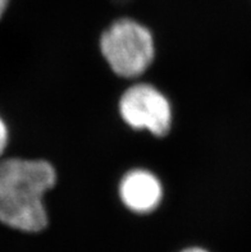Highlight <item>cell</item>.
Returning <instances> with one entry per match:
<instances>
[{
	"label": "cell",
	"instance_id": "obj_2",
	"mask_svg": "<svg viewBox=\"0 0 251 252\" xmlns=\"http://www.w3.org/2000/svg\"><path fill=\"white\" fill-rule=\"evenodd\" d=\"M99 49L115 76L134 80L155 59V38L146 26L132 18L117 19L103 32Z\"/></svg>",
	"mask_w": 251,
	"mask_h": 252
},
{
	"label": "cell",
	"instance_id": "obj_7",
	"mask_svg": "<svg viewBox=\"0 0 251 252\" xmlns=\"http://www.w3.org/2000/svg\"><path fill=\"white\" fill-rule=\"evenodd\" d=\"M9 1H10V0H0V18L4 16L5 10L8 9Z\"/></svg>",
	"mask_w": 251,
	"mask_h": 252
},
{
	"label": "cell",
	"instance_id": "obj_1",
	"mask_svg": "<svg viewBox=\"0 0 251 252\" xmlns=\"http://www.w3.org/2000/svg\"><path fill=\"white\" fill-rule=\"evenodd\" d=\"M57 182V170L48 160H0V224L27 236L44 233L50 225L45 196Z\"/></svg>",
	"mask_w": 251,
	"mask_h": 252
},
{
	"label": "cell",
	"instance_id": "obj_5",
	"mask_svg": "<svg viewBox=\"0 0 251 252\" xmlns=\"http://www.w3.org/2000/svg\"><path fill=\"white\" fill-rule=\"evenodd\" d=\"M8 142H9V129H8V126L0 115V157H3L4 151L8 146Z\"/></svg>",
	"mask_w": 251,
	"mask_h": 252
},
{
	"label": "cell",
	"instance_id": "obj_4",
	"mask_svg": "<svg viewBox=\"0 0 251 252\" xmlns=\"http://www.w3.org/2000/svg\"><path fill=\"white\" fill-rule=\"evenodd\" d=\"M118 196L130 213L140 217L154 214L164 198V187L155 173L135 168L124 173L118 185Z\"/></svg>",
	"mask_w": 251,
	"mask_h": 252
},
{
	"label": "cell",
	"instance_id": "obj_6",
	"mask_svg": "<svg viewBox=\"0 0 251 252\" xmlns=\"http://www.w3.org/2000/svg\"><path fill=\"white\" fill-rule=\"evenodd\" d=\"M175 252H214L213 250H210L209 247L205 245H200V243H190V245H184V246L179 247L176 250Z\"/></svg>",
	"mask_w": 251,
	"mask_h": 252
},
{
	"label": "cell",
	"instance_id": "obj_3",
	"mask_svg": "<svg viewBox=\"0 0 251 252\" xmlns=\"http://www.w3.org/2000/svg\"><path fill=\"white\" fill-rule=\"evenodd\" d=\"M122 121L136 131H146L154 137H166L173 123V109L166 94L150 83L128 87L118 101Z\"/></svg>",
	"mask_w": 251,
	"mask_h": 252
}]
</instances>
